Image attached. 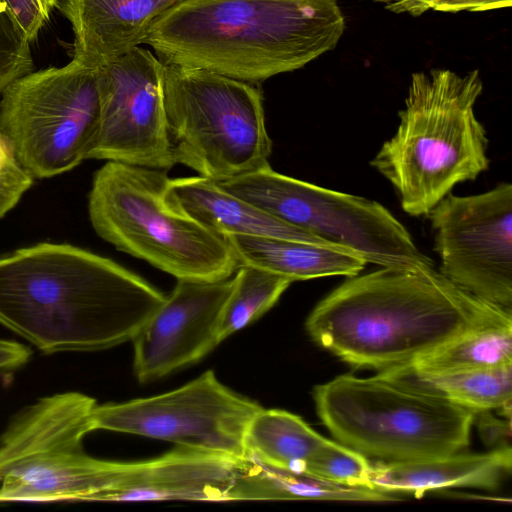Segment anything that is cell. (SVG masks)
I'll return each mask as SVG.
<instances>
[{"mask_svg":"<svg viewBox=\"0 0 512 512\" xmlns=\"http://www.w3.org/2000/svg\"><path fill=\"white\" fill-rule=\"evenodd\" d=\"M165 298L111 259L69 244L0 257V324L48 354L131 341Z\"/></svg>","mask_w":512,"mask_h":512,"instance_id":"6da1fadb","label":"cell"},{"mask_svg":"<svg viewBox=\"0 0 512 512\" xmlns=\"http://www.w3.org/2000/svg\"><path fill=\"white\" fill-rule=\"evenodd\" d=\"M511 318L512 312L467 294L435 268L381 267L331 291L309 314L306 329L344 362L386 371Z\"/></svg>","mask_w":512,"mask_h":512,"instance_id":"7a4b0ae2","label":"cell"},{"mask_svg":"<svg viewBox=\"0 0 512 512\" xmlns=\"http://www.w3.org/2000/svg\"><path fill=\"white\" fill-rule=\"evenodd\" d=\"M344 30L336 0H186L144 44L163 64L259 84L334 49Z\"/></svg>","mask_w":512,"mask_h":512,"instance_id":"3957f363","label":"cell"},{"mask_svg":"<svg viewBox=\"0 0 512 512\" xmlns=\"http://www.w3.org/2000/svg\"><path fill=\"white\" fill-rule=\"evenodd\" d=\"M482 91L478 70L412 74L397 130L370 161L407 214L427 216L457 184L489 168L487 131L475 114Z\"/></svg>","mask_w":512,"mask_h":512,"instance_id":"277c9868","label":"cell"},{"mask_svg":"<svg viewBox=\"0 0 512 512\" xmlns=\"http://www.w3.org/2000/svg\"><path fill=\"white\" fill-rule=\"evenodd\" d=\"M332 436L366 458L401 462L464 451L476 413L413 374L340 375L313 392Z\"/></svg>","mask_w":512,"mask_h":512,"instance_id":"5b68a950","label":"cell"},{"mask_svg":"<svg viewBox=\"0 0 512 512\" xmlns=\"http://www.w3.org/2000/svg\"><path fill=\"white\" fill-rule=\"evenodd\" d=\"M167 170L107 161L88 198L96 233L178 280L229 279L240 266L227 239L172 206Z\"/></svg>","mask_w":512,"mask_h":512,"instance_id":"8992f818","label":"cell"},{"mask_svg":"<svg viewBox=\"0 0 512 512\" xmlns=\"http://www.w3.org/2000/svg\"><path fill=\"white\" fill-rule=\"evenodd\" d=\"M162 94L175 164L216 182L269 165L272 143L255 84L163 64Z\"/></svg>","mask_w":512,"mask_h":512,"instance_id":"52a82bcc","label":"cell"},{"mask_svg":"<svg viewBox=\"0 0 512 512\" xmlns=\"http://www.w3.org/2000/svg\"><path fill=\"white\" fill-rule=\"evenodd\" d=\"M96 405L84 394L61 393L11 422L0 438V502L93 501L118 485L131 462L96 459L82 448Z\"/></svg>","mask_w":512,"mask_h":512,"instance_id":"ba28073f","label":"cell"},{"mask_svg":"<svg viewBox=\"0 0 512 512\" xmlns=\"http://www.w3.org/2000/svg\"><path fill=\"white\" fill-rule=\"evenodd\" d=\"M268 214L380 267L435 268L382 204L274 171L270 165L217 182Z\"/></svg>","mask_w":512,"mask_h":512,"instance_id":"9c48e42d","label":"cell"},{"mask_svg":"<svg viewBox=\"0 0 512 512\" xmlns=\"http://www.w3.org/2000/svg\"><path fill=\"white\" fill-rule=\"evenodd\" d=\"M100 117L96 69L73 59L22 75L1 92L0 127L34 178L67 172L88 159Z\"/></svg>","mask_w":512,"mask_h":512,"instance_id":"30bf717a","label":"cell"},{"mask_svg":"<svg viewBox=\"0 0 512 512\" xmlns=\"http://www.w3.org/2000/svg\"><path fill=\"white\" fill-rule=\"evenodd\" d=\"M261 409L256 402L223 385L214 371L208 370L164 394L96 405L92 427L244 458L247 428Z\"/></svg>","mask_w":512,"mask_h":512,"instance_id":"8fae6325","label":"cell"},{"mask_svg":"<svg viewBox=\"0 0 512 512\" xmlns=\"http://www.w3.org/2000/svg\"><path fill=\"white\" fill-rule=\"evenodd\" d=\"M439 273L467 294L512 312V185L449 193L427 215Z\"/></svg>","mask_w":512,"mask_h":512,"instance_id":"7c38bea8","label":"cell"},{"mask_svg":"<svg viewBox=\"0 0 512 512\" xmlns=\"http://www.w3.org/2000/svg\"><path fill=\"white\" fill-rule=\"evenodd\" d=\"M163 63L137 47L96 69L101 117L88 159L168 170L175 165L162 94Z\"/></svg>","mask_w":512,"mask_h":512,"instance_id":"4fadbf2b","label":"cell"},{"mask_svg":"<svg viewBox=\"0 0 512 512\" xmlns=\"http://www.w3.org/2000/svg\"><path fill=\"white\" fill-rule=\"evenodd\" d=\"M232 285V279L178 280L131 340L134 372L140 382L193 364L219 344V318Z\"/></svg>","mask_w":512,"mask_h":512,"instance_id":"5bb4252c","label":"cell"},{"mask_svg":"<svg viewBox=\"0 0 512 512\" xmlns=\"http://www.w3.org/2000/svg\"><path fill=\"white\" fill-rule=\"evenodd\" d=\"M240 459L177 446L160 457L131 462L118 485L93 501H230Z\"/></svg>","mask_w":512,"mask_h":512,"instance_id":"9a60e30c","label":"cell"},{"mask_svg":"<svg viewBox=\"0 0 512 512\" xmlns=\"http://www.w3.org/2000/svg\"><path fill=\"white\" fill-rule=\"evenodd\" d=\"M186 0H57L74 32L73 60L97 69L140 47L168 11Z\"/></svg>","mask_w":512,"mask_h":512,"instance_id":"2e32d148","label":"cell"},{"mask_svg":"<svg viewBox=\"0 0 512 512\" xmlns=\"http://www.w3.org/2000/svg\"><path fill=\"white\" fill-rule=\"evenodd\" d=\"M165 197L176 209L224 237H274L341 249L268 214L224 190L216 181L200 175L168 178Z\"/></svg>","mask_w":512,"mask_h":512,"instance_id":"e0dca14e","label":"cell"},{"mask_svg":"<svg viewBox=\"0 0 512 512\" xmlns=\"http://www.w3.org/2000/svg\"><path fill=\"white\" fill-rule=\"evenodd\" d=\"M511 464L510 446L494 448L485 453L460 451L410 461H378L371 467L370 483L383 491L408 492L415 497L451 487L492 490L509 474Z\"/></svg>","mask_w":512,"mask_h":512,"instance_id":"ac0fdd59","label":"cell"},{"mask_svg":"<svg viewBox=\"0 0 512 512\" xmlns=\"http://www.w3.org/2000/svg\"><path fill=\"white\" fill-rule=\"evenodd\" d=\"M240 265H252L290 280L326 276H355L366 261L342 249L274 237L231 235L225 237Z\"/></svg>","mask_w":512,"mask_h":512,"instance_id":"d6986e66","label":"cell"},{"mask_svg":"<svg viewBox=\"0 0 512 512\" xmlns=\"http://www.w3.org/2000/svg\"><path fill=\"white\" fill-rule=\"evenodd\" d=\"M395 493L368 486H347L307 474L262 465L249 458L239 461L230 501L237 500H332L390 502Z\"/></svg>","mask_w":512,"mask_h":512,"instance_id":"ffe728a7","label":"cell"},{"mask_svg":"<svg viewBox=\"0 0 512 512\" xmlns=\"http://www.w3.org/2000/svg\"><path fill=\"white\" fill-rule=\"evenodd\" d=\"M327 441L299 416L262 408L247 428L244 457L275 469L307 474L312 458Z\"/></svg>","mask_w":512,"mask_h":512,"instance_id":"44dd1931","label":"cell"},{"mask_svg":"<svg viewBox=\"0 0 512 512\" xmlns=\"http://www.w3.org/2000/svg\"><path fill=\"white\" fill-rule=\"evenodd\" d=\"M508 363H512V318L471 329L396 369L431 377Z\"/></svg>","mask_w":512,"mask_h":512,"instance_id":"7402d4cb","label":"cell"},{"mask_svg":"<svg viewBox=\"0 0 512 512\" xmlns=\"http://www.w3.org/2000/svg\"><path fill=\"white\" fill-rule=\"evenodd\" d=\"M232 280V289L219 318V344L266 313L293 282L252 265H240Z\"/></svg>","mask_w":512,"mask_h":512,"instance_id":"603a6c76","label":"cell"},{"mask_svg":"<svg viewBox=\"0 0 512 512\" xmlns=\"http://www.w3.org/2000/svg\"><path fill=\"white\" fill-rule=\"evenodd\" d=\"M418 378L454 403L476 414L483 411L502 410L510 418L512 363L487 369Z\"/></svg>","mask_w":512,"mask_h":512,"instance_id":"cb8c5ba5","label":"cell"},{"mask_svg":"<svg viewBox=\"0 0 512 512\" xmlns=\"http://www.w3.org/2000/svg\"><path fill=\"white\" fill-rule=\"evenodd\" d=\"M372 464L359 452L328 440L314 455L307 475L347 486H368Z\"/></svg>","mask_w":512,"mask_h":512,"instance_id":"d4e9b609","label":"cell"},{"mask_svg":"<svg viewBox=\"0 0 512 512\" xmlns=\"http://www.w3.org/2000/svg\"><path fill=\"white\" fill-rule=\"evenodd\" d=\"M32 71L30 43L0 0V94L13 80Z\"/></svg>","mask_w":512,"mask_h":512,"instance_id":"484cf974","label":"cell"},{"mask_svg":"<svg viewBox=\"0 0 512 512\" xmlns=\"http://www.w3.org/2000/svg\"><path fill=\"white\" fill-rule=\"evenodd\" d=\"M34 177L21 165L13 145L0 127V218L19 202Z\"/></svg>","mask_w":512,"mask_h":512,"instance_id":"4316f807","label":"cell"},{"mask_svg":"<svg viewBox=\"0 0 512 512\" xmlns=\"http://www.w3.org/2000/svg\"><path fill=\"white\" fill-rule=\"evenodd\" d=\"M29 43L49 21L57 0H1Z\"/></svg>","mask_w":512,"mask_h":512,"instance_id":"83f0119b","label":"cell"},{"mask_svg":"<svg viewBox=\"0 0 512 512\" xmlns=\"http://www.w3.org/2000/svg\"><path fill=\"white\" fill-rule=\"evenodd\" d=\"M479 418V432L483 441L489 446L495 448L510 446V420H500L493 417L489 411H483L476 414Z\"/></svg>","mask_w":512,"mask_h":512,"instance_id":"f1b7e54d","label":"cell"},{"mask_svg":"<svg viewBox=\"0 0 512 512\" xmlns=\"http://www.w3.org/2000/svg\"><path fill=\"white\" fill-rule=\"evenodd\" d=\"M511 5L512 0H432L431 9L442 12L485 11Z\"/></svg>","mask_w":512,"mask_h":512,"instance_id":"f546056e","label":"cell"},{"mask_svg":"<svg viewBox=\"0 0 512 512\" xmlns=\"http://www.w3.org/2000/svg\"><path fill=\"white\" fill-rule=\"evenodd\" d=\"M30 356L31 351L26 346L0 339V372L21 367Z\"/></svg>","mask_w":512,"mask_h":512,"instance_id":"4dcf8cb0","label":"cell"},{"mask_svg":"<svg viewBox=\"0 0 512 512\" xmlns=\"http://www.w3.org/2000/svg\"><path fill=\"white\" fill-rule=\"evenodd\" d=\"M432 0H393L388 3L386 9L393 13H408L412 16H420L431 9Z\"/></svg>","mask_w":512,"mask_h":512,"instance_id":"1f68e13d","label":"cell"},{"mask_svg":"<svg viewBox=\"0 0 512 512\" xmlns=\"http://www.w3.org/2000/svg\"><path fill=\"white\" fill-rule=\"evenodd\" d=\"M372 1H376V2H385V3H390L392 2L393 0H372Z\"/></svg>","mask_w":512,"mask_h":512,"instance_id":"d6a6232c","label":"cell"}]
</instances>
